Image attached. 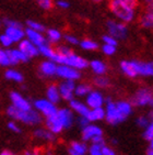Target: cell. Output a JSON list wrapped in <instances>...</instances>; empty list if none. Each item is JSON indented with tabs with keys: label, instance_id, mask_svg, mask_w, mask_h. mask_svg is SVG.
<instances>
[{
	"label": "cell",
	"instance_id": "6da1fadb",
	"mask_svg": "<svg viewBox=\"0 0 153 155\" xmlns=\"http://www.w3.org/2000/svg\"><path fill=\"white\" fill-rule=\"evenodd\" d=\"M138 0H111L109 9L118 21L130 23L137 15Z\"/></svg>",
	"mask_w": 153,
	"mask_h": 155
},
{
	"label": "cell",
	"instance_id": "7a4b0ae2",
	"mask_svg": "<svg viewBox=\"0 0 153 155\" xmlns=\"http://www.w3.org/2000/svg\"><path fill=\"white\" fill-rule=\"evenodd\" d=\"M120 71L129 78H137L138 76L150 77L153 75V63L141 61H121Z\"/></svg>",
	"mask_w": 153,
	"mask_h": 155
},
{
	"label": "cell",
	"instance_id": "3957f363",
	"mask_svg": "<svg viewBox=\"0 0 153 155\" xmlns=\"http://www.w3.org/2000/svg\"><path fill=\"white\" fill-rule=\"evenodd\" d=\"M7 114H8V116H9L12 120L19 121V122H22V123H24V124H29V125L39 124V123L42 122V118H43V117L38 114L36 110H34V109L24 111V110H19V109L13 107V106H9V107H8Z\"/></svg>",
	"mask_w": 153,
	"mask_h": 155
},
{
	"label": "cell",
	"instance_id": "277c9868",
	"mask_svg": "<svg viewBox=\"0 0 153 155\" xmlns=\"http://www.w3.org/2000/svg\"><path fill=\"white\" fill-rule=\"evenodd\" d=\"M53 62H55L58 65H68L72 68L78 69L80 72L84 71L89 67V61L86 60L84 57L78 55V54H74L73 52L70 53L69 55H66V56L56 52L53 58Z\"/></svg>",
	"mask_w": 153,
	"mask_h": 155
},
{
	"label": "cell",
	"instance_id": "5b68a950",
	"mask_svg": "<svg viewBox=\"0 0 153 155\" xmlns=\"http://www.w3.org/2000/svg\"><path fill=\"white\" fill-rule=\"evenodd\" d=\"M105 119L107 123L112 125L119 124L126 121L127 118L121 114V112L118 110V108L116 107V104L112 98H105Z\"/></svg>",
	"mask_w": 153,
	"mask_h": 155
},
{
	"label": "cell",
	"instance_id": "8992f818",
	"mask_svg": "<svg viewBox=\"0 0 153 155\" xmlns=\"http://www.w3.org/2000/svg\"><path fill=\"white\" fill-rule=\"evenodd\" d=\"M133 107H152L153 94L152 90L148 87H141L133 95L130 99Z\"/></svg>",
	"mask_w": 153,
	"mask_h": 155
},
{
	"label": "cell",
	"instance_id": "52a82bcc",
	"mask_svg": "<svg viewBox=\"0 0 153 155\" xmlns=\"http://www.w3.org/2000/svg\"><path fill=\"white\" fill-rule=\"evenodd\" d=\"M106 29L109 35L117 40H125L128 35V27L118 20H108L106 22Z\"/></svg>",
	"mask_w": 153,
	"mask_h": 155
},
{
	"label": "cell",
	"instance_id": "ba28073f",
	"mask_svg": "<svg viewBox=\"0 0 153 155\" xmlns=\"http://www.w3.org/2000/svg\"><path fill=\"white\" fill-rule=\"evenodd\" d=\"M32 107L34 110H36L38 114H41L42 117H45L47 118L49 116H53L57 112L58 108L55 104L50 102L49 100H47L46 98H42L37 99L33 102Z\"/></svg>",
	"mask_w": 153,
	"mask_h": 155
},
{
	"label": "cell",
	"instance_id": "9c48e42d",
	"mask_svg": "<svg viewBox=\"0 0 153 155\" xmlns=\"http://www.w3.org/2000/svg\"><path fill=\"white\" fill-rule=\"evenodd\" d=\"M56 76L61 78L62 81H76L81 78V72L68 65H58L56 71Z\"/></svg>",
	"mask_w": 153,
	"mask_h": 155
},
{
	"label": "cell",
	"instance_id": "30bf717a",
	"mask_svg": "<svg viewBox=\"0 0 153 155\" xmlns=\"http://www.w3.org/2000/svg\"><path fill=\"white\" fill-rule=\"evenodd\" d=\"M102 135H103V129L94 123H89L86 127L81 129V137L84 142H91L94 137Z\"/></svg>",
	"mask_w": 153,
	"mask_h": 155
},
{
	"label": "cell",
	"instance_id": "8fae6325",
	"mask_svg": "<svg viewBox=\"0 0 153 155\" xmlns=\"http://www.w3.org/2000/svg\"><path fill=\"white\" fill-rule=\"evenodd\" d=\"M86 104L90 109H92V108L104 107V104H105V97L98 90L92 89L86 96Z\"/></svg>",
	"mask_w": 153,
	"mask_h": 155
},
{
	"label": "cell",
	"instance_id": "7c38bea8",
	"mask_svg": "<svg viewBox=\"0 0 153 155\" xmlns=\"http://www.w3.org/2000/svg\"><path fill=\"white\" fill-rule=\"evenodd\" d=\"M56 116L58 117L59 121L61 122L64 129H69L73 125L76 121V117H74L73 111L70 108H61L58 109L56 112Z\"/></svg>",
	"mask_w": 153,
	"mask_h": 155
},
{
	"label": "cell",
	"instance_id": "4fadbf2b",
	"mask_svg": "<svg viewBox=\"0 0 153 155\" xmlns=\"http://www.w3.org/2000/svg\"><path fill=\"white\" fill-rule=\"evenodd\" d=\"M10 101H11V106H13L19 110L27 111L33 109L32 104L27 98H24L23 96L21 95L20 93H18V91H12L10 94Z\"/></svg>",
	"mask_w": 153,
	"mask_h": 155
},
{
	"label": "cell",
	"instance_id": "5bb4252c",
	"mask_svg": "<svg viewBox=\"0 0 153 155\" xmlns=\"http://www.w3.org/2000/svg\"><path fill=\"white\" fill-rule=\"evenodd\" d=\"M74 87L76 83L73 81H62L58 85L59 94L61 99L66 101H70L74 98Z\"/></svg>",
	"mask_w": 153,
	"mask_h": 155
},
{
	"label": "cell",
	"instance_id": "9a60e30c",
	"mask_svg": "<svg viewBox=\"0 0 153 155\" xmlns=\"http://www.w3.org/2000/svg\"><path fill=\"white\" fill-rule=\"evenodd\" d=\"M18 44H19L18 48L27 57V58H29V60H31V58H33V57H36L37 55H39V54H38L37 46H35V45L33 44V43H31V42H30L27 39H25V38H24L22 41L19 42Z\"/></svg>",
	"mask_w": 153,
	"mask_h": 155
},
{
	"label": "cell",
	"instance_id": "2e32d148",
	"mask_svg": "<svg viewBox=\"0 0 153 155\" xmlns=\"http://www.w3.org/2000/svg\"><path fill=\"white\" fill-rule=\"evenodd\" d=\"M5 34L14 44V43H19L25 38V30L22 27H6Z\"/></svg>",
	"mask_w": 153,
	"mask_h": 155
},
{
	"label": "cell",
	"instance_id": "e0dca14e",
	"mask_svg": "<svg viewBox=\"0 0 153 155\" xmlns=\"http://www.w3.org/2000/svg\"><path fill=\"white\" fill-rule=\"evenodd\" d=\"M45 125H46V129H48L50 132H53L54 134L56 135L59 134V133H61L65 130L64 127H62L61 122L59 121L58 117L56 116V114L45 118Z\"/></svg>",
	"mask_w": 153,
	"mask_h": 155
},
{
	"label": "cell",
	"instance_id": "ac0fdd59",
	"mask_svg": "<svg viewBox=\"0 0 153 155\" xmlns=\"http://www.w3.org/2000/svg\"><path fill=\"white\" fill-rule=\"evenodd\" d=\"M58 64L50 60H46L41 63L39 65V73L44 77H54L56 76V71Z\"/></svg>",
	"mask_w": 153,
	"mask_h": 155
},
{
	"label": "cell",
	"instance_id": "d6986e66",
	"mask_svg": "<svg viewBox=\"0 0 153 155\" xmlns=\"http://www.w3.org/2000/svg\"><path fill=\"white\" fill-rule=\"evenodd\" d=\"M25 39H27L31 43H33L37 48L47 42L46 41V38L44 36L43 33L31 30L29 28H27V30H25Z\"/></svg>",
	"mask_w": 153,
	"mask_h": 155
},
{
	"label": "cell",
	"instance_id": "ffe728a7",
	"mask_svg": "<svg viewBox=\"0 0 153 155\" xmlns=\"http://www.w3.org/2000/svg\"><path fill=\"white\" fill-rule=\"evenodd\" d=\"M7 52H8V55H9V60H10L11 66L18 65V64H20V63H27L30 61L18 48H7Z\"/></svg>",
	"mask_w": 153,
	"mask_h": 155
},
{
	"label": "cell",
	"instance_id": "44dd1931",
	"mask_svg": "<svg viewBox=\"0 0 153 155\" xmlns=\"http://www.w3.org/2000/svg\"><path fill=\"white\" fill-rule=\"evenodd\" d=\"M33 135L37 140L45 141V142H48V143H54L57 139L56 134H54L53 132H50L46 128H37L36 130H34Z\"/></svg>",
	"mask_w": 153,
	"mask_h": 155
},
{
	"label": "cell",
	"instance_id": "7402d4cb",
	"mask_svg": "<svg viewBox=\"0 0 153 155\" xmlns=\"http://www.w3.org/2000/svg\"><path fill=\"white\" fill-rule=\"evenodd\" d=\"M69 102H70V109L73 111V114H76L78 117H86L90 108L86 106V102L74 98Z\"/></svg>",
	"mask_w": 153,
	"mask_h": 155
},
{
	"label": "cell",
	"instance_id": "603a6c76",
	"mask_svg": "<svg viewBox=\"0 0 153 155\" xmlns=\"http://www.w3.org/2000/svg\"><path fill=\"white\" fill-rule=\"evenodd\" d=\"M89 67L96 76H102L107 73V65L102 60H92L91 62H89Z\"/></svg>",
	"mask_w": 153,
	"mask_h": 155
},
{
	"label": "cell",
	"instance_id": "cb8c5ba5",
	"mask_svg": "<svg viewBox=\"0 0 153 155\" xmlns=\"http://www.w3.org/2000/svg\"><path fill=\"white\" fill-rule=\"evenodd\" d=\"M86 119L90 122H98L105 119V109L104 107L100 108H92L90 109L86 114Z\"/></svg>",
	"mask_w": 153,
	"mask_h": 155
},
{
	"label": "cell",
	"instance_id": "d4e9b609",
	"mask_svg": "<svg viewBox=\"0 0 153 155\" xmlns=\"http://www.w3.org/2000/svg\"><path fill=\"white\" fill-rule=\"evenodd\" d=\"M46 99L49 100L50 102L57 104L60 102L61 100V97H60V94H59V89L57 85H49L46 89Z\"/></svg>",
	"mask_w": 153,
	"mask_h": 155
},
{
	"label": "cell",
	"instance_id": "484cf974",
	"mask_svg": "<svg viewBox=\"0 0 153 155\" xmlns=\"http://www.w3.org/2000/svg\"><path fill=\"white\" fill-rule=\"evenodd\" d=\"M140 24L144 29L150 30L153 28V10L152 8H147L140 17Z\"/></svg>",
	"mask_w": 153,
	"mask_h": 155
},
{
	"label": "cell",
	"instance_id": "4316f807",
	"mask_svg": "<svg viewBox=\"0 0 153 155\" xmlns=\"http://www.w3.org/2000/svg\"><path fill=\"white\" fill-rule=\"evenodd\" d=\"M115 104H116V107L118 108V110L121 112V114L125 116L126 118L133 114V104H130V101H128V100H118V101H115Z\"/></svg>",
	"mask_w": 153,
	"mask_h": 155
},
{
	"label": "cell",
	"instance_id": "83f0119b",
	"mask_svg": "<svg viewBox=\"0 0 153 155\" xmlns=\"http://www.w3.org/2000/svg\"><path fill=\"white\" fill-rule=\"evenodd\" d=\"M89 146L84 141H72L70 143V149L69 151L76 153L79 155H86L88 153Z\"/></svg>",
	"mask_w": 153,
	"mask_h": 155
},
{
	"label": "cell",
	"instance_id": "f1b7e54d",
	"mask_svg": "<svg viewBox=\"0 0 153 155\" xmlns=\"http://www.w3.org/2000/svg\"><path fill=\"white\" fill-rule=\"evenodd\" d=\"M38 54H41L43 56L46 58V60H50L53 61L54 56H55V54H56V50H54L50 44H48V42L44 43L43 45L41 46H38Z\"/></svg>",
	"mask_w": 153,
	"mask_h": 155
},
{
	"label": "cell",
	"instance_id": "f546056e",
	"mask_svg": "<svg viewBox=\"0 0 153 155\" xmlns=\"http://www.w3.org/2000/svg\"><path fill=\"white\" fill-rule=\"evenodd\" d=\"M46 41L52 43V44H56L59 43L62 39V33L57 29H48L46 30Z\"/></svg>",
	"mask_w": 153,
	"mask_h": 155
},
{
	"label": "cell",
	"instance_id": "4dcf8cb0",
	"mask_svg": "<svg viewBox=\"0 0 153 155\" xmlns=\"http://www.w3.org/2000/svg\"><path fill=\"white\" fill-rule=\"evenodd\" d=\"M5 77H6L8 81H14V83H18V84L23 83V81H24V77H23V75H22V73L13 68L7 69L6 73H5Z\"/></svg>",
	"mask_w": 153,
	"mask_h": 155
},
{
	"label": "cell",
	"instance_id": "1f68e13d",
	"mask_svg": "<svg viewBox=\"0 0 153 155\" xmlns=\"http://www.w3.org/2000/svg\"><path fill=\"white\" fill-rule=\"evenodd\" d=\"M92 90V87L86 83H81L76 85L74 87V97L78 98H86V96L88 95Z\"/></svg>",
	"mask_w": 153,
	"mask_h": 155
},
{
	"label": "cell",
	"instance_id": "d6a6232c",
	"mask_svg": "<svg viewBox=\"0 0 153 155\" xmlns=\"http://www.w3.org/2000/svg\"><path fill=\"white\" fill-rule=\"evenodd\" d=\"M80 48L84 50V51H96L97 48H100V45L96 41L91 39H86L82 40L81 42H79Z\"/></svg>",
	"mask_w": 153,
	"mask_h": 155
},
{
	"label": "cell",
	"instance_id": "836d02e7",
	"mask_svg": "<svg viewBox=\"0 0 153 155\" xmlns=\"http://www.w3.org/2000/svg\"><path fill=\"white\" fill-rule=\"evenodd\" d=\"M151 122H152V112H149V114H141L136 119V124L140 129H144Z\"/></svg>",
	"mask_w": 153,
	"mask_h": 155
},
{
	"label": "cell",
	"instance_id": "e575fe53",
	"mask_svg": "<svg viewBox=\"0 0 153 155\" xmlns=\"http://www.w3.org/2000/svg\"><path fill=\"white\" fill-rule=\"evenodd\" d=\"M27 25L29 29L37 31V32L44 33L45 31H46V28H45L44 24L41 23V22H38V21H35V20H29L27 22Z\"/></svg>",
	"mask_w": 153,
	"mask_h": 155
},
{
	"label": "cell",
	"instance_id": "d590c367",
	"mask_svg": "<svg viewBox=\"0 0 153 155\" xmlns=\"http://www.w3.org/2000/svg\"><path fill=\"white\" fill-rule=\"evenodd\" d=\"M0 66H2V67L11 66L10 60H9V55H8V52H7V48H0Z\"/></svg>",
	"mask_w": 153,
	"mask_h": 155
},
{
	"label": "cell",
	"instance_id": "8d00e7d4",
	"mask_svg": "<svg viewBox=\"0 0 153 155\" xmlns=\"http://www.w3.org/2000/svg\"><path fill=\"white\" fill-rule=\"evenodd\" d=\"M94 84L96 87H100V88H106V87L109 86V78L106 77L105 75H102V76H96V78L94 79Z\"/></svg>",
	"mask_w": 153,
	"mask_h": 155
},
{
	"label": "cell",
	"instance_id": "74e56055",
	"mask_svg": "<svg viewBox=\"0 0 153 155\" xmlns=\"http://www.w3.org/2000/svg\"><path fill=\"white\" fill-rule=\"evenodd\" d=\"M144 131L142 133V137L145 141H148L149 143L153 142V122L149 123V124L143 129Z\"/></svg>",
	"mask_w": 153,
	"mask_h": 155
},
{
	"label": "cell",
	"instance_id": "f35d334b",
	"mask_svg": "<svg viewBox=\"0 0 153 155\" xmlns=\"http://www.w3.org/2000/svg\"><path fill=\"white\" fill-rule=\"evenodd\" d=\"M102 52H103L105 55L107 56H112L116 53L117 51V46H114V45H109V44H103L102 45Z\"/></svg>",
	"mask_w": 153,
	"mask_h": 155
},
{
	"label": "cell",
	"instance_id": "ab89813d",
	"mask_svg": "<svg viewBox=\"0 0 153 155\" xmlns=\"http://www.w3.org/2000/svg\"><path fill=\"white\" fill-rule=\"evenodd\" d=\"M38 7L43 10H50L54 6L53 0H36Z\"/></svg>",
	"mask_w": 153,
	"mask_h": 155
},
{
	"label": "cell",
	"instance_id": "60d3db41",
	"mask_svg": "<svg viewBox=\"0 0 153 155\" xmlns=\"http://www.w3.org/2000/svg\"><path fill=\"white\" fill-rule=\"evenodd\" d=\"M0 44L3 48H9L13 45V42L3 33V34H0Z\"/></svg>",
	"mask_w": 153,
	"mask_h": 155
},
{
	"label": "cell",
	"instance_id": "b9f144b4",
	"mask_svg": "<svg viewBox=\"0 0 153 155\" xmlns=\"http://www.w3.org/2000/svg\"><path fill=\"white\" fill-rule=\"evenodd\" d=\"M64 39H65L66 43L69 45H79V39L73 34H66L64 36Z\"/></svg>",
	"mask_w": 153,
	"mask_h": 155
},
{
	"label": "cell",
	"instance_id": "7bdbcfd3",
	"mask_svg": "<svg viewBox=\"0 0 153 155\" xmlns=\"http://www.w3.org/2000/svg\"><path fill=\"white\" fill-rule=\"evenodd\" d=\"M102 41H103V44H109V45H114V46H117L118 41L115 38L111 36L109 34H105V35L102 38Z\"/></svg>",
	"mask_w": 153,
	"mask_h": 155
},
{
	"label": "cell",
	"instance_id": "ee69618b",
	"mask_svg": "<svg viewBox=\"0 0 153 155\" xmlns=\"http://www.w3.org/2000/svg\"><path fill=\"white\" fill-rule=\"evenodd\" d=\"M8 129L10 131H12L13 133H21L22 130H21V127L17 123V121L14 120H11L10 122H8Z\"/></svg>",
	"mask_w": 153,
	"mask_h": 155
},
{
	"label": "cell",
	"instance_id": "f6af8a7d",
	"mask_svg": "<svg viewBox=\"0 0 153 155\" xmlns=\"http://www.w3.org/2000/svg\"><path fill=\"white\" fill-rule=\"evenodd\" d=\"M89 155H103L102 151H101V146L96 145V144H91V146L88 150Z\"/></svg>",
	"mask_w": 153,
	"mask_h": 155
},
{
	"label": "cell",
	"instance_id": "bcb514c9",
	"mask_svg": "<svg viewBox=\"0 0 153 155\" xmlns=\"http://www.w3.org/2000/svg\"><path fill=\"white\" fill-rule=\"evenodd\" d=\"M101 151L103 153V155H117L116 151L113 149L112 146L107 145V144H104V145L101 146Z\"/></svg>",
	"mask_w": 153,
	"mask_h": 155
},
{
	"label": "cell",
	"instance_id": "7dc6e473",
	"mask_svg": "<svg viewBox=\"0 0 153 155\" xmlns=\"http://www.w3.org/2000/svg\"><path fill=\"white\" fill-rule=\"evenodd\" d=\"M56 52L59 54H61V55H64V56H66V55H69L70 53H72V50H71L68 45H60V46H58Z\"/></svg>",
	"mask_w": 153,
	"mask_h": 155
},
{
	"label": "cell",
	"instance_id": "c3c4849f",
	"mask_svg": "<svg viewBox=\"0 0 153 155\" xmlns=\"http://www.w3.org/2000/svg\"><path fill=\"white\" fill-rule=\"evenodd\" d=\"M74 122H76V124H78V127H79L80 129H83L84 127H86L89 123H91L86 119V117H78Z\"/></svg>",
	"mask_w": 153,
	"mask_h": 155
},
{
	"label": "cell",
	"instance_id": "681fc988",
	"mask_svg": "<svg viewBox=\"0 0 153 155\" xmlns=\"http://www.w3.org/2000/svg\"><path fill=\"white\" fill-rule=\"evenodd\" d=\"M57 8L59 9H69L70 8V2L68 1V0H56V2H55Z\"/></svg>",
	"mask_w": 153,
	"mask_h": 155
},
{
	"label": "cell",
	"instance_id": "f907efd6",
	"mask_svg": "<svg viewBox=\"0 0 153 155\" xmlns=\"http://www.w3.org/2000/svg\"><path fill=\"white\" fill-rule=\"evenodd\" d=\"M3 24L6 25V27H22V24L20 22L15 20H12V19H8L6 18L3 20Z\"/></svg>",
	"mask_w": 153,
	"mask_h": 155
},
{
	"label": "cell",
	"instance_id": "816d5d0a",
	"mask_svg": "<svg viewBox=\"0 0 153 155\" xmlns=\"http://www.w3.org/2000/svg\"><path fill=\"white\" fill-rule=\"evenodd\" d=\"M24 155H38L37 150H27L24 152Z\"/></svg>",
	"mask_w": 153,
	"mask_h": 155
},
{
	"label": "cell",
	"instance_id": "f5cc1de1",
	"mask_svg": "<svg viewBox=\"0 0 153 155\" xmlns=\"http://www.w3.org/2000/svg\"><path fill=\"white\" fill-rule=\"evenodd\" d=\"M147 155H153V143L152 142H150V144H149V147H148V150H147Z\"/></svg>",
	"mask_w": 153,
	"mask_h": 155
},
{
	"label": "cell",
	"instance_id": "db71d44e",
	"mask_svg": "<svg viewBox=\"0 0 153 155\" xmlns=\"http://www.w3.org/2000/svg\"><path fill=\"white\" fill-rule=\"evenodd\" d=\"M0 155H17V154H14L13 152L9 151V150H5V151H2V152L0 153Z\"/></svg>",
	"mask_w": 153,
	"mask_h": 155
},
{
	"label": "cell",
	"instance_id": "11a10c76",
	"mask_svg": "<svg viewBox=\"0 0 153 155\" xmlns=\"http://www.w3.org/2000/svg\"><path fill=\"white\" fill-rule=\"evenodd\" d=\"M143 2L145 3V6H147V8H152L153 0H143Z\"/></svg>",
	"mask_w": 153,
	"mask_h": 155
},
{
	"label": "cell",
	"instance_id": "9f6ffc18",
	"mask_svg": "<svg viewBox=\"0 0 153 155\" xmlns=\"http://www.w3.org/2000/svg\"><path fill=\"white\" fill-rule=\"evenodd\" d=\"M92 1H94V2H102L104 0H92Z\"/></svg>",
	"mask_w": 153,
	"mask_h": 155
},
{
	"label": "cell",
	"instance_id": "6f0895ef",
	"mask_svg": "<svg viewBox=\"0 0 153 155\" xmlns=\"http://www.w3.org/2000/svg\"><path fill=\"white\" fill-rule=\"evenodd\" d=\"M69 154L70 155H79V154H76V153H73V152H71V151H69Z\"/></svg>",
	"mask_w": 153,
	"mask_h": 155
},
{
	"label": "cell",
	"instance_id": "680465c9",
	"mask_svg": "<svg viewBox=\"0 0 153 155\" xmlns=\"http://www.w3.org/2000/svg\"><path fill=\"white\" fill-rule=\"evenodd\" d=\"M0 28H1V21H0Z\"/></svg>",
	"mask_w": 153,
	"mask_h": 155
}]
</instances>
